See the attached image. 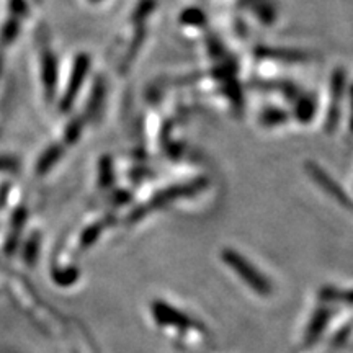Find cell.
Listing matches in <instances>:
<instances>
[{
  "mask_svg": "<svg viewBox=\"0 0 353 353\" xmlns=\"http://www.w3.org/2000/svg\"><path fill=\"white\" fill-rule=\"evenodd\" d=\"M221 257H223L224 263L229 265V267H231L232 270L236 272L237 275H239L242 280H244L245 283L255 291V293L263 294V296H267V294L272 293L270 281H268L267 278H265L262 273H260L257 268L249 262V260L242 257L239 252H236V250L232 249H226L223 250Z\"/></svg>",
  "mask_w": 353,
  "mask_h": 353,
  "instance_id": "obj_1",
  "label": "cell"
},
{
  "mask_svg": "<svg viewBox=\"0 0 353 353\" xmlns=\"http://www.w3.org/2000/svg\"><path fill=\"white\" fill-rule=\"evenodd\" d=\"M152 316L159 324L162 325H172L176 329H190L193 325L192 319L180 312L179 309L169 306L164 301H154L152 303Z\"/></svg>",
  "mask_w": 353,
  "mask_h": 353,
  "instance_id": "obj_2",
  "label": "cell"
},
{
  "mask_svg": "<svg viewBox=\"0 0 353 353\" xmlns=\"http://www.w3.org/2000/svg\"><path fill=\"white\" fill-rule=\"evenodd\" d=\"M306 169H307V174L311 175L317 183H319V187L324 190V192H327L329 195L332 196L335 201L342 203L343 206H347L348 210L353 211V203L350 201V198L347 196V193L343 192V190L339 187V185L335 183L334 180L330 179V176L325 174V172L322 170L319 165H316V164H312V162H309V164L306 165Z\"/></svg>",
  "mask_w": 353,
  "mask_h": 353,
  "instance_id": "obj_3",
  "label": "cell"
},
{
  "mask_svg": "<svg viewBox=\"0 0 353 353\" xmlns=\"http://www.w3.org/2000/svg\"><path fill=\"white\" fill-rule=\"evenodd\" d=\"M87 70H88V57L85 54L77 56L76 64H74L72 76H70L68 92H65L64 99H63V101H61V110H63V112H68V110L70 108V105H72L74 99H76L79 90H81Z\"/></svg>",
  "mask_w": 353,
  "mask_h": 353,
  "instance_id": "obj_4",
  "label": "cell"
},
{
  "mask_svg": "<svg viewBox=\"0 0 353 353\" xmlns=\"http://www.w3.org/2000/svg\"><path fill=\"white\" fill-rule=\"evenodd\" d=\"M203 188H205V182H203V180L201 182H193L190 185H176V187H170L164 190L162 193H159V195L151 201L149 208H161V206L169 205L172 201L180 200V198L195 195V193H198Z\"/></svg>",
  "mask_w": 353,
  "mask_h": 353,
  "instance_id": "obj_5",
  "label": "cell"
},
{
  "mask_svg": "<svg viewBox=\"0 0 353 353\" xmlns=\"http://www.w3.org/2000/svg\"><path fill=\"white\" fill-rule=\"evenodd\" d=\"M56 81H57L56 59L51 51H44L43 52V83H44V90H46L48 99L54 97Z\"/></svg>",
  "mask_w": 353,
  "mask_h": 353,
  "instance_id": "obj_6",
  "label": "cell"
},
{
  "mask_svg": "<svg viewBox=\"0 0 353 353\" xmlns=\"http://www.w3.org/2000/svg\"><path fill=\"white\" fill-rule=\"evenodd\" d=\"M332 311L329 307H319L312 316L311 322H309L307 330H306V343H312L319 335L324 332V329L327 327V322L330 321Z\"/></svg>",
  "mask_w": 353,
  "mask_h": 353,
  "instance_id": "obj_7",
  "label": "cell"
},
{
  "mask_svg": "<svg viewBox=\"0 0 353 353\" xmlns=\"http://www.w3.org/2000/svg\"><path fill=\"white\" fill-rule=\"evenodd\" d=\"M61 154H63V149L59 145H51L50 149H46L41 157H39L38 162V172L39 174H44L51 165H54L57 161H59Z\"/></svg>",
  "mask_w": 353,
  "mask_h": 353,
  "instance_id": "obj_8",
  "label": "cell"
},
{
  "mask_svg": "<svg viewBox=\"0 0 353 353\" xmlns=\"http://www.w3.org/2000/svg\"><path fill=\"white\" fill-rule=\"evenodd\" d=\"M20 32V21L17 19H10L3 26L2 33H0V43L3 44V46H7V44H10L15 41L17 34Z\"/></svg>",
  "mask_w": 353,
  "mask_h": 353,
  "instance_id": "obj_9",
  "label": "cell"
},
{
  "mask_svg": "<svg viewBox=\"0 0 353 353\" xmlns=\"http://www.w3.org/2000/svg\"><path fill=\"white\" fill-rule=\"evenodd\" d=\"M81 132H82V121L76 120V121L69 123L68 130H65L64 138L69 144H74L79 138H81Z\"/></svg>",
  "mask_w": 353,
  "mask_h": 353,
  "instance_id": "obj_10",
  "label": "cell"
},
{
  "mask_svg": "<svg viewBox=\"0 0 353 353\" xmlns=\"http://www.w3.org/2000/svg\"><path fill=\"white\" fill-rule=\"evenodd\" d=\"M10 7H12L13 13H17V15H25V13L28 12V7H26V3L23 2V0H12Z\"/></svg>",
  "mask_w": 353,
  "mask_h": 353,
  "instance_id": "obj_11",
  "label": "cell"
}]
</instances>
